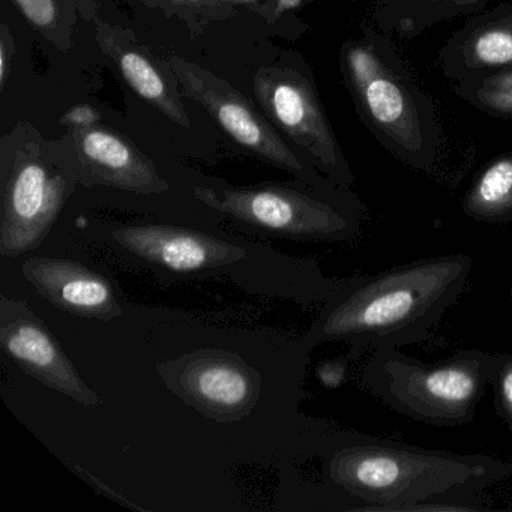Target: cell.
<instances>
[{
    "mask_svg": "<svg viewBox=\"0 0 512 512\" xmlns=\"http://www.w3.org/2000/svg\"><path fill=\"white\" fill-rule=\"evenodd\" d=\"M341 67L356 112L374 139L413 170L433 169L445 131L430 95L394 37L373 25L347 41Z\"/></svg>",
    "mask_w": 512,
    "mask_h": 512,
    "instance_id": "obj_1",
    "label": "cell"
},
{
    "mask_svg": "<svg viewBox=\"0 0 512 512\" xmlns=\"http://www.w3.org/2000/svg\"><path fill=\"white\" fill-rule=\"evenodd\" d=\"M473 260L445 256L398 266L353 289L320 325V338L398 347L421 340L466 289Z\"/></svg>",
    "mask_w": 512,
    "mask_h": 512,
    "instance_id": "obj_2",
    "label": "cell"
},
{
    "mask_svg": "<svg viewBox=\"0 0 512 512\" xmlns=\"http://www.w3.org/2000/svg\"><path fill=\"white\" fill-rule=\"evenodd\" d=\"M482 455L421 451L392 443H356L338 449L329 476L347 493L370 503L361 511H410L446 493L475 490L511 472Z\"/></svg>",
    "mask_w": 512,
    "mask_h": 512,
    "instance_id": "obj_3",
    "label": "cell"
},
{
    "mask_svg": "<svg viewBox=\"0 0 512 512\" xmlns=\"http://www.w3.org/2000/svg\"><path fill=\"white\" fill-rule=\"evenodd\" d=\"M493 355L463 352L437 364H422L398 352L377 349L365 371V383L392 409L439 427L467 424L475 418L484 386L490 383Z\"/></svg>",
    "mask_w": 512,
    "mask_h": 512,
    "instance_id": "obj_4",
    "label": "cell"
},
{
    "mask_svg": "<svg viewBox=\"0 0 512 512\" xmlns=\"http://www.w3.org/2000/svg\"><path fill=\"white\" fill-rule=\"evenodd\" d=\"M7 137L11 166L2 197L0 254L16 259L40 247L80 179L67 146L44 142L28 124Z\"/></svg>",
    "mask_w": 512,
    "mask_h": 512,
    "instance_id": "obj_5",
    "label": "cell"
},
{
    "mask_svg": "<svg viewBox=\"0 0 512 512\" xmlns=\"http://www.w3.org/2000/svg\"><path fill=\"white\" fill-rule=\"evenodd\" d=\"M254 92L266 115L340 187L353 182L313 82L295 68H262Z\"/></svg>",
    "mask_w": 512,
    "mask_h": 512,
    "instance_id": "obj_6",
    "label": "cell"
},
{
    "mask_svg": "<svg viewBox=\"0 0 512 512\" xmlns=\"http://www.w3.org/2000/svg\"><path fill=\"white\" fill-rule=\"evenodd\" d=\"M194 197L251 226L302 239H343L358 221L328 202L287 188H194Z\"/></svg>",
    "mask_w": 512,
    "mask_h": 512,
    "instance_id": "obj_7",
    "label": "cell"
},
{
    "mask_svg": "<svg viewBox=\"0 0 512 512\" xmlns=\"http://www.w3.org/2000/svg\"><path fill=\"white\" fill-rule=\"evenodd\" d=\"M164 385L206 418L235 422L253 413L262 376L236 353L202 349L157 365Z\"/></svg>",
    "mask_w": 512,
    "mask_h": 512,
    "instance_id": "obj_8",
    "label": "cell"
},
{
    "mask_svg": "<svg viewBox=\"0 0 512 512\" xmlns=\"http://www.w3.org/2000/svg\"><path fill=\"white\" fill-rule=\"evenodd\" d=\"M169 67L184 94L205 107L236 143L287 172L310 176L280 134L232 85L179 56L170 58Z\"/></svg>",
    "mask_w": 512,
    "mask_h": 512,
    "instance_id": "obj_9",
    "label": "cell"
},
{
    "mask_svg": "<svg viewBox=\"0 0 512 512\" xmlns=\"http://www.w3.org/2000/svg\"><path fill=\"white\" fill-rule=\"evenodd\" d=\"M0 346L38 382L92 409L100 406L101 398L86 385L52 332L28 305L8 296L0 298Z\"/></svg>",
    "mask_w": 512,
    "mask_h": 512,
    "instance_id": "obj_10",
    "label": "cell"
},
{
    "mask_svg": "<svg viewBox=\"0 0 512 512\" xmlns=\"http://www.w3.org/2000/svg\"><path fill=\"white\" fill-rule=\"evenodd\" d=\"M67 146L86 187L118 188L136 194H160L169 190L154 163L130 140L97 124L68 127Z\"/></svg>",
    "mask_w": 512,
    "mask_h": 512,
    "instance_id": "obj_11",
    "label": "cell"
},
{
    "mask_svg": "<svg viewBox=\"0 0 512 512\" xmlns=\"http://www.w3.org/2000/svg\"><path fill=\"white\" fill-rule=\"evenodd\" d=\"M134 256L175 272H196L241 262L247 250L205 233L179 227L142 224L112 232Z\"/></svg>",
    "mask_w": 512,
    "mask_h": 512,
    "instance_id": "obj_12",
    "label": "cell"
},
{
    "mask_svg": "<svg viewBox=\"0 0 512 512\" xmlns=\"http://www.w3.org/2000/svg\"><path fill=\"white\" fill-rule=\"evenodd\" d=\"M22 271L32 287L58 310L101 322L122 316L109 280L82 263L38 257L26 260Z\"/></svg>",
    "mask_w": 512,
    "mask_h": 512,
    "instance_id": "obj_13",
    "label": "cell"
},
{
    "mask_svg": "<svg viewBox=\"0 0 512 512\" xmlns=\"http://www.w3.org/2000/svg\"><path fill=\"white\" fill-rule=\"evenodd\" d=\"M449 83L512 68V0L469 17L439 52Z\"/></svg>",
    "mask_w": 512,
    "mask_h": 512,
    "instance_id": "obj_14",
    "label": "cell"
},
{
    "mask_svg": "<svg viewBox=\"0 0 512 512\" xmlns=\"http://www.w3.org/2000/svg\"><path fill=\"white\" fill-rule=\"evenodd\" d=\"M97 43L140 97L179 127L190 128V119L178 92L161 76L130 32L98 20Z\"/></svg>",
    "mask_w": 512,
    "mask_h": 512,
    "instance_id": "obj_15",
    "label": "cell"
},
{
    "mask_svg": "<svg viewBox=\"0 0 512 512\" xmlns=\"http://www.w3.org/2000/svg\"><path fill=\"white\" fill-rule=\"evenodd\" d=\"M506 0H373V25L401 40H413L434 26L476 16Z\"/></svg>",
    "mask_w": 512,
    "mask_h": 512,
    "instance_id": "obj_16",
    "label": "cell"
},
{
    "mask_svg": "<svg viewBox=\"0 0 512 512\" xmlns=\"http://www.w3.org/2000/svg\"><path fill=\"white\" fill-rule=\"evenodd\" d=\"M463 211L481 223H511L512 152L494 158L476 176L464 196Z\"/></svg>",
    "mask_w": 512,
    "mask_h": 512,
    "instance_id": "obj_17",
    "label": "cell"
},
{
    "mask_svg": "<svg viewBox=\"0 0 512 512\" xmlns=\"http://www.w3.org/2000/svg\"><path fill=\"white\" fill-rule=\"evenodd\" d=\"M449 88L485 115L512 119V68L466 77L452 82Z\"/></svg>",
    "mask_w": 512,
    "mask_h": 512,
    "instance_id": "obj_18",
    "label": "cell"
},
{
    "mask_svg": "<svg viewBox=\"0 0 512 512\" xmlns=\"http://www.w3.org/2000/svg\"><path fill=\"white\" fill-rule=\"evenodd\" d=\"M16 4L19 5L26 19L35 28L40 29L46 37L53 40L56 46L61 47L64 44L65 37L61 34V29L67 31L71 26L67 23L68 17L65 14L71 16L74 13L67 11L68 7L61 5V0H16Z\"/></svg>",
    "mask_w": 512,
    "mask_h": 512,
    "instance_id": "obj_19",
    "label": "cell"
},
{
    "mask_svg": "<svg viewBox=\"0 0 512 512\" xmlns=\"http://www.w3.org/2000/svg\"><path fill=\"white\" fill-rule=\"evenodd\" d=\"M490 383L494 388L497 412L512 430V355H493Z\"/></svg>",
    "mask_w": 512,
    "mask_h": 512,
    "instance_id": "obj_20",
    "label": "cell"
},
{
    "mask_svg": "<svg viewBox=\"0 0 512 512\" xmlns=\"http://www.w3.org/2000/svg\"><path fill=\"white\" fill-rule=\"evenodd\" d=\"M13 38L8 32L7 26H2V37H0V86L4 88L8 76V68L13 62Z\"/></svg>",
    "mask_w": 512,
    "mask_h": 512,
    "instance_id": "obj_21",
    "label": "cell"
},
{
    "mask_svg": "<svg viewBox=\"0 0 512 512\" xmlns=\"http://www.w3.org/2000/svg\"><path fill=\"white\" fill-rule=\"evenodd\" d=\"M97 113L91 107H76L64 118L67 127H83V125L97 124Z\"/></svg>",
    "mask_w": 512,
    "mask_h": 512,
    "instance_id": "obj_22",
    "label": "cell"
},
{
    "mask_svg": "<svg viewBox=\"0 0 512 512\" xmlns=\"http://www.w3.org/2000/svg\"><path fill=\"white\" fill-rule=\"evenodd\" d=\"M319 377L323 385L335 388L344 380V367L338 362H326L320 365Z\"/></svg>",
    "mask_w": 512,
    "mask_h": 512,
    "instance_id": "obj_23",
    "label": "cell"
},
{
    "mask_svg": "<svg viewBox=\"0 0 512 512\" xmlns=\"http://www.w3.org/2000/svg\"><path fill=\"white\" fill-rule=\"evenodd\" d=\"M277 7H275V16H280L284 11L293 10V8L299 7L302 4V0H275Z\"/></svg>",
    "mask_w": 512,
    "mask_h": 512,
    "instance_id": "obj_24",
    "label": "cell"
},
{
    "mask_svg": "<svg viewBox=\"0 0 512 512\" xmlns=\"http://www.w3.org/2000/svg\"><path fill=\"white\" fill-rule=\"evenodd\" d=\"M238 2H254V0H238Z\"/></svg>",
    "mask_w": 512,
    "mask_h": 512,
    "instance_id": "obj_25",
    "label": "cell"
},
{
    "mask_svg": "<svg viewBox=\"0 0 512 512\" xmlns=\"http://www.w3.org/2000/svg\"><path fill=\"white\" fill-rule=\"evenodd\" d=\"M511 296H512V284H511Z\"/></svg>",
    "mask_w": 512,
    "mask_h": 512,
    "instance_id": "obj_26",
    "label": "cell"
}]
</instances>
